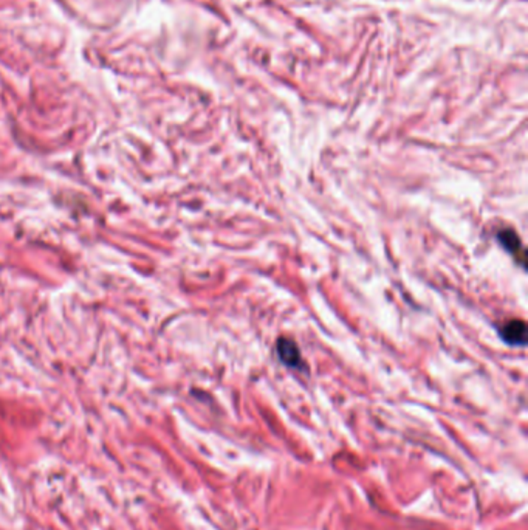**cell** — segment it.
Returning a JSON list of instances; mask_svg holds the SVG:
<instances>
[{
	"label": "cell",
	"instance_id": "2",
	"mask_svg": "<svg viewBox=\"0 0 528 530\" xmlns=\"http://www.w3.org/2000/svg\"><path fill=\"white\" fill-rule=\"evenodd\" d=\"M277 355L285 366L298 368L301 364V354H299L298 346H296V343L288 338H279Z\"/></svg>",
	"mask_w": 528,
	"mask_h": 530
},
{
	"label": "cell",
	"instance_id": "1",
	"mask_svg": "<svg viewBox=\"0 0 528 530\" xmlns=\"http://www.w3.org/2000/svg\"><path fill=\"white\" fill-rule=\"evenodd\" d=\"M500 337L511 346H524L527 342V326L521 320H513L500 330Z\"/></svg>",
	"mask_w": 528,
	"mask_h": 530
},
{
	"label": "cell",
	"instance_id": "3",
	"mask_svg": "<svg viewBox=\"0 0 528 530\" xmlns=\"http://www.w3.org/2000/svg\"><path fill=\"white\" fill-rule=\"evenodd\" d=\"M498 239L499 242L505 247V250H508L510 253L513 254H519L524 261V252H522V245H521V241H519L517 235L515 233V231L511 230H503L500 231V233L498 235Z\"/></svg>",
	"mask_w": 528,
	"mask_h": 530
}]
</instances>
